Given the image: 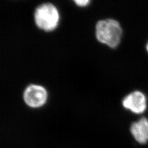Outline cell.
I'll return each instance as SVG.
<instances>
[{
    "label": "cell",
    "mask_w": 148,
    "mask_h": 148,
    "mask_svg": "<svg viewBox=\"0 0 148 148\" xmlns=\"http://www.w3.org/2000/svg\"><path fill=\"white\" fill-rule=\"evenodd\" d=\"M97 41L111 49H115L121 42L123 29L120 22L113 18H105L97 21L95 27Z\"/></svg>",
    "instance_id": "cell-1"
},
{
    "label": "cell",
    "mask_w": 148,
    "mask_h": 148,
    "mask_svg": "<svg viewBox=\"0 0 148 148\" xmlns=\"http://www.w3.org/2000/svg\"><path fill=\"white\" fill-rule=\"evenodd\" d=\"M61 16L58 8L52 2H46L36 7L33 21L37 29L45 32H52L57 29Z\"/></svg>",
    "instance_id": "cell-2"
},
{
    "label": "cell",
    "mask_w": 148,
    "mask_h": 148,
    "mask_svg": "<svg viewBox=\"0 0 148 148\" xmlns=\"http://www.w3.org/2000/svg\"><path fill=\"white\" fill-rule=\"evenodd\" d=\"M125 109L136 115H141L147 110L148 100L146 95L140 90H134L126 95L122 101Z\"/></svg>",
    "instance_id": "cell-3"
},
{
    "label": "cell",
    "mask_w": 148,
    "mask_h": 148,
    "mask_svg": "<svg viewBox=\"0 0 148 148\" xmlns=\"http://www.w3.org/2000/svg\"><path fill=\"white\" fill-rule=\"evenodd\" d=\"M25 103L32 108H39L43 106L47 99V92L42 86L35 84L29 85L24 92Z\"/></svg>",
    "instance_id": "cell-4"
},
{
    "label": "cell",
    "mask_w": 148,
    "mask_h": 148,
    "mask_svg": "<svg viewBox=\"0 0 148 148\" xmlns=\"http://www.w3.org/2000/svg\"><path fill=\"white\" fill-rule=\"evenodd\" d=\"M130 132L134 140L139 144L148 143V119L142 117L137 121L133 122L130 127Z\"/></svg>",
    "instance_id": "cell-5"
},
{
    "label": "cell",
    "mask_w": 148,
    "mask_h": 148,
    "mask_svg": "<svg viewBox=\"0 0 148 148\" xmlns=\"http://www.w3.org/2000/svg\"><path fill=\"white\" fill-rule=\"evenodd\" d=\"M74 5H76L77 7L81 8H86L88 6L90 5L91 3L92 0H71Z\"/></svg>",
    "instance_id": "cell-6"
},
{
    "label": "cell",
    "mask_w": 148,
    "mask_h": 148,
    "mask_svg": "<svg viewBox=\"0 0 148 148\" xmlns=\"http://www.w3.org/2000/svg\"><path fill=\"white\" fill-rule=\"evenodd\" d=\"M145 49H146V51L147 52V53H148V41L147 43H146V45H145Z\"/></svg>",
    "instance_id": "cell-7"
}]
</instances>
